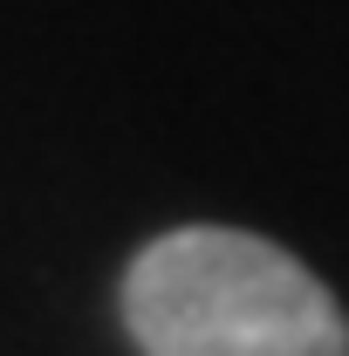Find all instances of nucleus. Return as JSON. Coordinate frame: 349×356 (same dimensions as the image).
Listing matches in <instances>:
<instances>
[{
	"mask_svg": "<svg viewBox=\"0 0 349 356\" xmlns=\"http://www.w3.org/2000/svg\"><path fill=\"white\" fill-rule=\"evenodd\" d=\"M124 329L144 356H349L336 295L288 247L178 226L124 267Z\"/></svg>",
	"mask_w": 349,
	"mask_h": 356,
	"instance_id": "1",
	"label": "nucleus"
}]
</instances>
